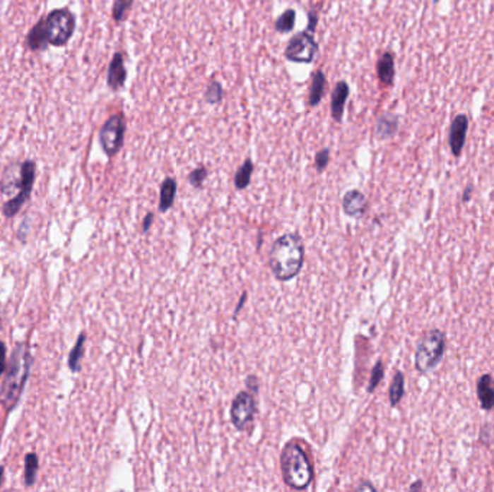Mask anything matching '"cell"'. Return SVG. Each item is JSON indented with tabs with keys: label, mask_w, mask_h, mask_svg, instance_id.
Instances as JSON below:
<instances>
[{
	"label": "cell",
	"mask_w": 494,
	"mask_h": 492,
	"mask_svg": "<svg viewBox=\"0 0 494 492\" xmlns=\"http://www.w3.org/2000/svg\"><path fill=\"white\" fill-rule=\"evenodd\" d=\"M37 174L35 162L25 160L23 163H11L6 167L2 181H0V191L4 195H15L11 201L4 205V214L8 218L15 217L26 200L30 196L34 188Z\"/></svg>",
	"instance_id": "6da1fadb"
},
{
	"label": "cell",
	"mask_w": 494,
	"mask_h": 492,
	"mask_svg": "<svg viewBox=\"0 0 494 492\" xmlns=\"http://www.w3.org/2000/svg\"><path fill=\"white\" fill-rule=\"evenodd\" d=\"M304 243L300 234L286 233L275 240L269 251V268L281 282L298 276L304 266Z\"/></svg>",
	"instance_id": "7a4b0ae2"
},
{
	"label": "cell",
	"mask_w": 494,
	"mask_h": 492,
	"mask_svg": "<svg viewBox=\"0 0 494 492\" xmlns=\"http://www.w3.org/2000/svg\"><path fill=\"white\" fill-rule=\"evenodd\" d=\"M32 356L23 344H18L13 349L11 358V367L0 390V403H2L8 410H12L23 391L25 383L29 376Z\"/></svg>",
	"instance_id": "3957f363"
},
{
	"label": "cell",
	"mask_w": 494,
	"mask_h": 492,
	"mask_svg": "<svg viewBox=\"0 0 494 492\" xmlns=\"http://www.w3.org/2000/svg\"><path fill=\"white\" fill-rule=\"evenodd\" d=\"M281 468L285 484L292 489H305L312 481V467L304 449L289 442L281 453Z\"/></svg>",
	"instance_id": "277c9868"
},
{
	"label": "cell",
	"mask_w": 494,
	"mask_h": 492,
	"mask_svg": "<svg viewBox=\"0 0 494 492\" xmlns=\"http://www.w3.org/2000/svg\"><path fill=\"white\" fill-rule=\"evenodd\" d=\"M445 335L440 330L428 331L418 342L415 352V367L419 373L426 374L434 370L445 352Z\"/></svg>",
	"instance_id": "5b68a950"
},
{
	"label": "cell",
	"mask_w": 494,
	"mask_h": 492,
	"mask_svg": "<svg viewBox=\"0 0 494 492\" xmlns=\"http://www.w3.org/2000/svg\"><path fill=\"white\" fill-rule=\"evenodd\" d=\"M76 29V18L69 9L52 11L45 19L48 42L54 47H62L70 41Z\"/></svg>",
	"instance_id": "8992f818"
},
{
	"label": "cell",
	"mask_w": 494,
	"mask_h": 492,
	"mask_svg": "<svg viewBox=\"0 0 494 492\" xmlns=\"http://www.w3.org/2000/svg\"><path fill=\"white\" fill-rule=\"evenodd\" d=\"M256 400L252 392L249 391H240L235 397L232 403V410H230V416H232V423L239 432H245L249 426L253 423V419L256 416Z\"/></svg>",
	"instance_id": "52a82bcc"
},
{
	"label": "cell",
	"mask_w": 494,
	"mask_h": 492,
	"mask_svg": "<svg viewBox=\"0 0 494 492\" xmlns=\"http://www.w3.org/2000/svg\"><path fill=\"white\" fill-rule=\"evenodd\" d=\"M124 119L122 114L112 116L100 130V143L107 156H114L123 146Z\"/></svg>",
	"instance_id": "ba28073f"
},
{
	"label": "cell",
	"mask_w": 494,
	"mask_h": 492,
	"mask_svg": "<svg viewBox=\"0 0 494 492\" xmlns=\"http://www.w3.org/2000/svg\"><path fill=\"white\" fill-rule=\"evenodd\" d=\"M317 52V42L310 34H298L293 37L285 51V56L293 62H311Z\"/></svg>",
	"instance_id": "9c48e42d"
},
{
	"label": "cell",
	"mask_w": 494,
	"mask_h": 492,
	"mask_svg": "<svg viewBox=\"0 0 494 492\" xmlns=\"http://www.w3.org/2000/svg\"><path fill=\"white\" fill-rule=\"evenodd\" d=\"M469 132V119L464 114H459L454 119L449 128V146L454 156H459L464 148L466 138Z\"/></svg>",
	"instance_id": "30bf717a"
},
{
	"label": "cell",
	"mask_w": 494,
	"mask_h": 492,
	"mask_svg": "<svg viewBox=\"0 0 494 492\" xmlns=\"http://www.w3.org/2000/svg\"><path fill=\"white\" fill-rule=\"evenodd\" d=\"M343 210L351 218H361L367 210L366 196L357 189L348 191L343 198Z\"/></svg>",
	"instance_id": "8fae6325"
},
{
	"label": "cell",
	"mask_w": 494,
	"mask_h": 492,
	"mask_svg": "<svg viewBox=\"0 0 494 492\" xmlns=\"http://www.w3.org/2000/svg\"><path fill=\"white\" fill-rule=\"evenodd\" d=\"M127 73L124 68V61H123V55L120 52L114 54L110 67H109V74H107V84L113 91L120 90L124 85Z\"/></svg>",
	"instance_id": "7c38bea8"
},
{
	"label": "cell",
	"mask_w": 494,
	"mask_h": 492,
	"mask_svg": "<svg viewBox=\"0 0 494 492\" xmlns=\"http://www.w3.org/2000/svg\"><path fill=\"white\" fill-rule=\"evenodd\" d=\"M350 94V88L347 85V83L341 81L337 84L334 92H333V98H331V114L333 119L336 121H341L343 119V112H344V106Z\"/></svg>",
	"instance_id": "4fadbf2b"
},
{
	"label": "cell",
	"mask_w": 494,
	"mask_h": 492,
	"mask_svg": "<svg viewBox=\"0 0 494 492\" xmlns=\"http://www.w3.org/2000/svg\"><path fill=\"white\" fill-rule=\"evenodd\" d=\"M478 399L484 410H491L494 407V384L488 374L483 376L477 385Z\"/></svg>",
	"instance_id": "5bb4252c"
},
{
	"label": "cell",
	"mask_w": 494,
	"mask_h": 492,
	"mask_svg": "<svg viewBox=\"0 0 494 492\" xmlns=\"http://www.w3.org/2000/svg\"><path fill=\"white\" fill-rule=\"evenodd\" d=\"M177 196V182L174 178H167L160 186V200H159V211H168L175 201Z\"/></svg>",
	"instance_id": "9a60e30c"
},
{
	"label": "cell",
	"mask_w": 494,
	"mask_h": 492,
	"mask_svg": "<svg viewBox=\"0 0 494 492\" xmlns=\"http://www.w3.org/2000/svg\"><path fill=\"white\" fill-rule=\"evenodd\" d=\"M48 44L49 42H48L47 30H45V20H40L29 32L28 45L32 51H41V49H45Z\"/></svg>",
	"instance_id": "2e32d148"
},
{
	"label": "cell",
	"mask_w": 494,
	"mask_h": 492,
	"mask_svg": "<svg viewBox=\"0 0 494 492\" xmlns=\"http://www.w3.org/2000/svg\"><path fill=\"white\" fill-rule=\"evenodd\" d=\"M377 74L384 85H390L394 78V61L393 55L386 52L377 62Z\"/></svg>",
	"instance_id": "e0dca14e"
},
{
	"label": "cell",
	"mask_w": 494,
	"mask_h": 492,
	"mask_svg": "<svg viewBox=\"0 0 494 492\" xmlns=\"http://www.w3.org/2000/svg\"><path fill=\"white\" fill-rule=\"evenodd\" d=\"M405 395V377L401 371H398L393 377V381L390 384L389 390V400L392 406H398Z\"/></svg>",
	"instance_id": "ac0fdd59"
},
{
	"label": "cell",
	"mask_w": 494,
	"mask_h": 492,
	"mask_svg": "<svg viewBox=\"0 0 494 492\" xmlns=\"http://www.w3.org/2000/svg\"><path fill=\"white\" fill-rule=\"evenodd\" d=\"M396 128H398V119L392 114H386V116H382L379 119L376 133L379 138L387 139L396 133Z\"/></svg>",
	"instance_id": "d6986e66"
},
{
	"label": "cell",
	"mask_w": 494,
	"mask_h": 492,
	"mask_svg": "<svg viewBox=\"0 0 494 492\" xmlns=\"http://www.w3.org/2000/svg\"><path fill=\"white\" fill-rule=\"evenodd\" d=\"M40 462L37 453H28L25 457V485L32 486L37 481V474H38Z\"/></svg>",
	"instance_id": "ffe728a7"
},
{
	"label": "cell",
	"mask_w": 494,
	"mask_h": 492,
	"mask_svg": "<svg viewBox=\"0 0 494 492\" xmlns=\"http://www.w3.org/2000/svg\"><path fill=\"white\" fill-rule=\"evenodd\" d=\"M324 88H325V76L318 71L314 78H312V85H311V91H310V106H317L321 98L324 95Z\"/></svg>",
	"instance_id": "44dd1931"
},
{
	"label": "cell",
	"mask_w": 494,
	"mask_h": 492,
	"mask_svg": "<svg viewBox=\"0 0 494 492\" xmlns=\"http://www.w3.org/2000/svg\"><path fill=\"white\" fill-rule=\"evenodd\" d=\"M84 344H86V334H81L77 340L76 347L71 349V354L69 356V367L73 373H77L81 368L80 363H81L83 355H84Z\"/></svg>",
	"instance_id": "7402d4cb"
},
{
	"label": "cell",
	"mask_w": 494,
	"mask_h": 492,
	"mask_svg": "<svg viewBox=\"0 0 494 492\" xmlns=\"http://www.w3.org/2000/svg\"><path fill=\"white\" fill-rule=\"evenodd\" d=\"M252 174H253V162L250 159H247L235 176V185L239 191L247 188V185L250 184V179H252Z\"/></svg>",
	"instance_id": "603a6c76"
},
{
	"label": "cell",
	"mask_w": 494,
	"mask_h": 492,
	"mask_svg": "<svg viewBox=\"0 0 494 492\" xmlns=\"http://www.w3.org/2000/svg\"><path fill=\"white\" fill-rule=\"evenodd\" d=\"M295 18H296L295 11L288 9L285 13H282V16L278 18V20H276V30L281 32V34H288V32H290L293 29Z\"/></svg>",
	"instance_id": "cb8c5ba5"
},
{
	"label": "cell",
	"mask_w": 494,
	"mask_h": 492,
	"mask_svg": "<svg viewBox=\"0 0 494 492\" xmlns=\"http://www.w3.org/2000/svg\"><path fill=\"white\" fill-rule=\"evenodd\" d=\"M131 4H134V0H114L113 19L116 22H122L127 16V12L130 11Z\"/></svg>",
	"instance_id": "d4e9b609"
},
{
	"label": "cell",
	"mask_w": 494,
	"mask_h": 492,
	"mask_svg": "<svg viewBox=\"0 0 494 492\" xmlns=\"http://www.w3.org/2000/svg\"><path fill=\"white\" fill-rule=\"evenodd\" d=\"M206 100L210 104H216V103H220L223 100V87L220 83L211 81L208 84V88L206 91Z\"/></svg>",
	"instance_id": "484cf974"
},
{
	"label": "cell",
	"mask_w": 494,
	"mask_h": 492,
	"mask_svg": "<svg viewBox=\"0 0 494 492\" xmlns=\"http://www.w3.org/2000/svg\"><path fill=\"white\" fill-rule=\"evenodd\" d=\"M207 175H208V171L204 167H200L189 174L188 181L194 188H201L204 181L207 179Z\"/></svg>",
	"instance_id": "4316f807"
},
{
	"label": "cell",
	"mask_w": 494,
	"mask_h": 492,
	"mask_svg": "<svg viewBox=\"0 0 494 492\" xmlns=\"http://www.w3.org/2000/svg\"><path fill=\"white\" fill-rule=\"evenodd\" d=\"M384 376V368H383V364H382V361H377L373 371H372V377H370V383H369V392H373V390L379 385V383L382 381Z\"/></svg>",
	"instance_id": "83f0119b"
},
{
	"label": "cell",
	"mask_w": 494,
	"mask_h": 492,
	"mask_svg": "<svg viewBox=\"0 0 494 492\" xmlns=\"http://www.w3.org/2000/svg\"><path fill=\"white\" fill-rule=\"evenodd\" d=\"M328 162H329V150L328 149H322L315 156V168H317V171L322 172L327 168Z\"/></svg>",
	"instance_id": "f1b7e54d"
},
{
	"label": "cell",
	"mask_w": 494,
	"mask_h": 492,
	"mask_svg": "<svg viewBox=\"0 0 494 492\" xmlns=\"http://www.w3.org/2000/svg\"><path fill=\"white\" fill-rule=\"evenodd\" d=\"M5 368H6V345L4 342H0V377H2Z\"/></svg>",
	"instance_id": "f546056e"
},
{
	"label": "cell",
	"mask_w": 494,
	"mask_h": 492,
	"mask_svg": "<svg viewBox=\"0 0 494 492\" xmlns=\"http://www.w3.org/2000/svg\"><path fill=\"white\" fill-rule=\"evenodd\" d=\"M246 387H247L252 392H257V391H259V381H257V378H256L254 376L247 377V380H246Z\"/></svg>",
	"instance_id": "4dcf8cb0"
},
{
	"label": "cell",
	"mask_w": 494,
	"mask_h": 492,
	"mask_svg": "<svg viewBox=\"0 0 494 492\" xmlns=\"http://www.w3.org/2000/svg\"><path fill=\"white\" fill-rule=\"evenodd\" d=\"M153 214L152 212H149L146 217H145V220H143V224H142V232L143 233H148L149 232V228L152 227V222H153Z\"/></svg>",
	"instance_id": "1f68e13d"
},
{
	"label": "cell",
	"mask_w": 494,
	"mask_h": 492,
	"mask_svg": "<svg viewBox=\"0 0 494 492\" xmlns=\"http://www.w3.org/2000/svg\"><path fill=\"white\" fill-rule=\"evenodd\" d=\"M366 489H369V491H375L376 488L370 484V482H361L360 485H357L355 486V491H366Z\"/></svg>",
	"instance_id": "d6a6232c"
},
{
	"label": "cell",
	"mask_w": 494,
	"mask_h": 492,
	"mask_svg": "<svg viewBox=\"0 0 494 492\" xmlns=\"http://www.w3.org/2000/svg\"><path fill=\"white\" fill-rule=\"evenodd\" d=\"M246 299H247V294H246V293H243V296H242V299H240V302H239V305H237V308H236V311H235V315H233V318H236V316L239 315V312L242 311V308H243V304L246 302Z\"/></svg>",
	"instance_id": "836d02e7"
},
{
	"label": "cell",
	"mask_w": 494,
	"mask_h": 492,
	"mask_svg": "<svg viewBox=\"0 0 494 492\" xmlns=\"http://www.w3.org/2000/svg\"><path fill=\"white\" fill-rule=\"evenodd\" d=\"M4 476H5V471H4V468H2V467H0V486H2Z\"/></svg>",
	"instance_id": "e575fe53"
},
{
	"label": "cell",
	"mask_w": 494,
	"mask_h": 492,
	"mask_svg": "<svg viewBox=\"0 0 494 492\" xmlns=\"http://www.w3.org/2000/svg\"><path fill=\"white\" fill-rule=\"evenodd\" d=\"M418 488H421V481H419L418 484H413V485H411V489H418Z\"/></svg>",
	"instance_id": "d590c367"
},
{
	"label": "cell",
	"mask_w": 494,
	"mask_h": 492,
	"mask_svg": "<svg viewBox=\"0 0 494 492\" xmlns=\"http://www.w3.org/2000/svg\"><path fill=\"white\" fill-rule=\"evenodd\" d=\"M0 313H2V308H0Z\"/></svg>",
	"instance_id": "8d00e7d4"
}]
</instances>
